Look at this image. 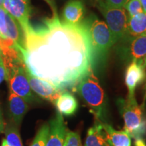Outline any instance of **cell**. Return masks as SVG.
<instances>
[{"label": "cell", "mask_w": 146, "mask_h": 146, "mask_svg": "<svg viewBox=\"0 0 146 146\" xmlns=\"http://www.w3.org/2000/svg\"><path fill=\"white\" fill-rule=\"evenodd\" d=\"M24 35L25 68L61 91H76L80 81L94 70V55L85 21L70 25L55 12L38 26L31 25Z\"/></svg>", "instance_id": "1"}, {"label": "cell", "mask_w": 146, "mask_h": 146, "mask_svg": "<svg viewBox=\"0 0 146 146\" xmlns=\"http://www.w3.org/2000/svg\"><path fill=\"white\" fill-rule=\"evenodd\" d=\"M76 91L89 106V111L94 114L96 120L104 123L106 116V95L94 70L80 81Z\"/></svg>", "instance_id": "2"}, {"label": "cell", "mask_w": 146, "mask_h": 146, "mask_svg": "<svg viewBox=\"0 0 146 146\" xmlns=\"http://www.w3.org/2000/svg\"><path fill=\"white\" fill-rule=\"evenodd\" d=\"M117 105L125 122V131L135 139L143 138L146 135V119L135 96L119 98Z\"/></svg>", "instance_id": "3"}, {"label": "cell", "mask_w": 146, "mask_h": 146, "mask_svg": "<svg viewBox=\"0 0 146 146\" xmlns=\"http://www.w3.org/2000/svg\"><path fill=\"white\" fill-rule=\"evenodd\" d=\"M94 55V65L99 60H103L111 47L114 44L112 35L106 23L91 14L86 20Z\"/></svg>", "instance_id": "4"}, {"label": "cell", "mask_w": 146, "mask_h": 146, "mask_svg": "<svg viewBox=\"0 0 146 146\" xmlns=\"http://www.w3.org/2000/svg\"><path fill=\"white\" fill-rule=\"evenodd\" d=\"M98 7L110 30L114 43L123 39L127 28L129 16L124 8H114L103 0H98Z\"/></svg>", "instance_id": "5"}, {"label": "cell", "mask_w": 146, "mask_h": 146, "mask_svg": "<svg viewBox=\"0 0 146 146\" xmlns=\"http://www.w3.org/2000/svg\"><path fill=\"white\" fill-rule=\"evenodd\" d=\"M6 78L10 91L28 102H33L36 98L33 94L26 74L25 64H16L6 70Z\"/></svg>", "instance_id": "6"}, {"label": "cell", "mask_w": 146, "mask_h": 146, "mask_svg": "<svg viewBox=\"0 0 146 146\" xmlns=\"http://www.w3.org/2000/svg\"><path fill=\"white\" fill-rule=\"evenodd\" d=\"M0 36L1 39H10L21 53L25 47V35L23 29L15 18L0 7Z\"/></svg>", "instance_id": "7"}, {"label": "cell", "mask_w": 146, "mask_h": 146, "mask_svg": "<svg viewBox=\"0 0 146 146\" xmlns=\"http://www.w3.org/2000/svg\"><path fill=\"white\" fill-rule=\"evenodd\" d=\"M2 7L18 21L23 33L26 32L31 25L29 21L32 12L31 0H4Z\"/></svg>", "instance_id": "8"}, {"label": "cell", "mask_w": 146, "mask_h": 146, "mask_svg": "<svg viewBox=\"0 0 146 146\" xmlns=\"http://www.w3.org/2000/svg\"><path fill=\"white\" fill-rule=\"evenodd\" d=\"M26 74L32 91L41 98L50 101L56 106L58 98L64 91L55 87L50 82L32 75L27 69Z\"/></svg>", "instance_id": "9"}, {"label": "cell", "mask_w": 146, "mask_h": 146, "mask_svg": "<svg viewBox=\"0 0 146 146\" xmlns=\"http://www.w3.org/2000/svg\"><path fill=\"white\" fill-rule=\"evenodd\" d=\"M127 47L124 50L123 56L127 61L135 62L142 65L146 56V32L127 41Z\"/></svg>", "instance_id": "10"}, {"label": "cell", "mask_w": 146, "mask_h": 146, "mask_svg": "<svg viewBox=\"0 0 146 146\" xmlns=\"http://www.w3.org/2000/svg\"><path fill=\"white\" fill-rule=\"evenodd\" d=\"M50 132L46 146H64L66 135V126L64 120L63 115L58 112L55 117L49 123Z\"/></svg>", "instance_id": "11"}, {"label": "cell", "mask_w": 146, "mask_h": 146, "mask_svg": "<svg viewBox=\"0 0 146 146\" xmlns=\"http://www.w3.org/2000/svg\"><path fill=\"white\" fill-rule=\"evenodd\" d=\"M145 78V68L139 64L132 62L127 67L125 74V83L129 91L128 96H135L137 86L143 83Z\"/></svg>", "instance_id": "12"}, {"label": "cell", "mask_w": 146, "mask_h": 146, "mask_svg": "<svg viewBox=\"0 0 146 146\" xmlns=\"http://www.w3.org/2000/svg\"><path fill=\"white\" fill-rule=\"evenodd\" d=\"M85 12V6L81 0H70L63 9V21L70 25H78L83 21Z\"/></svg>", "instance_id": "13"}, {"label": "cell", "mask_w": 146, "mask_h": 146, "mask_svg": "<svg viewBox=\"0 0 146 146\" xmlns=\"http://www.w3.org/2000/svg\"><path fill=\"white\" fill-rule=\"evenodd\" d=\"M8 106L12 120L16 125L19 126L23 119L24 116L28 110V104L23 98L10 91Z\"/></svg>", "instance_id": "14"}, {"label": "cell", "mask_w": 146, "mask_h": 146, "mask_svg": "<svg viewBox=\"0 0 146 146\" xmlns=\"http://www.w3.org/2000/svg\"><path fill=\"white\" fill-rule=\"evenodd\" d=\"M84 146H112L102 123L96 120L95 125L89 128Z\"/></svg>", "instance_id": "15"}, {"label": "cell", "mask_w": 146, "mask_h": 146, "mask_svg": "<svg viewBox=\"0 0 146 146\" xmlns=\"http://www.w3.org/2000/svg\"><path fill=\"white\" fill-rule=\"evenodd\" d=\"M146 32V13L141 12L129 17L125 35L123 39L127 42Z\"/></svg>", "instance_id": "16"}, {"label": "cell", "mask_w": 146, "mask_h": 146, "mask_svg": "<svg viewBox=\"0 0 146 146\" xmlns=\"http://www.w3.org/2000/svg\"><path fill=\"white\" fill-rule=\"evenodd\" d=\"M56 106L58 112L62 115L72 116L77 110L78 102L72 94L66 91L60 95Z\"/></svg>", "instance_id": "17"}, {"label": "cell", "mask_w": 146, "mask_h": 146, "mask_svg": "<svg viewBox=\"0 0 146 146\" xmlns=\"http://www.w3.org/2000/svg\"><path fill=\"white\" fill-rule=\"evenodd\" d=\"M112 146H131V137L125 131H116L107 123H102Z\"/></svg>", "instance_id": "18"}, {"label": "cell", "mask_w": 146, "mask_h": 146, "mask_svg": "<svg viewBox=\"0 0 146 146\" xmlns=\"http://www.w3.org/2000/svg\"><path fill=\"white\" fill-rule=\"evenodd\" d=\"M5 140L9 146H23L19 132L16 126L9 125L4 131Z\"/></svg>", "instance_id": "19"}, {"label": "cell", "mask_w": 146, "mask_h": 146, "mask_svg": "<svg viewBox=\"0 0 146 146\" xmlns=\"http://www.w3.org/2000/svg\"><path fill=\"white\" fill-rule=\"evenodd\" d=\"M50 132L49 124H45L40 128L31 146H46Z\"/></svg>", "instance_id": "20"}, {"label": "cell", "mask_w": 146, "mask_h": 146, "mask_svg": "<svg viewBox=\"0 0 146 146\" xmlns=\"http://www.w3.org/2000/svg\"><path fill=\"white\" fill-rule=\"evenodd\" d=\"M124 8L127 10L129 17L143 12V8L139 0H128Z\"/></svg>", "instance_id": "21"}, {"label": "cell", "mask_w": 146, "mask_h": 146, "mask_svg": "<svg viewBox=\"0 0 146 146\" xmlns=\"http://www.w3.org/2000/svg\"><path fill=\"white\" fill-rule=\"evenodd\" d=\"M64 146H83L79 135L75 132L67 131Z\"/></svg>", "instance_id": "22"}, {"label": "cell", "mask_w": 146, "mask_h": 146, "mask_svg": "<svg viewBox=\"0 0 146 146\" xmlns=\"http://www.w3.org/2000/svg\"><path fill=\"white\" fill-rule=\"evenodd\" d=\"M6 68H5L4 62H3L1 51L0 50V84L6 78Z\"/></svg>", "instance_id": "23"}, {"label": "cell", "mask_w": 146, "mask_h": 146, "mask_svg": "<svg viewBox=\"0 0 146 146\" xmlns=\"http://www.w3.org/2000/svg\"><path fill=\"white\" fill-rule=\"evenodd\" d=\"M128 0H105V3L114 8H124Z\"/></svg>", "instance_id": "24"}, {"label": "cell", "mask_w": 146, "mask_h": 146, "mask_svg": "<svg viewBox=\"0 0 146 146\" xmlns=\"http://www.w3.org/2000/svg\"><path fill=\"white\" fill-rule=\"evenodd\" d=\"M45 1H46L47 3H48L49 5L50 6V8H52L53 13L57 12V10H56V5H55L54 0H45Z\"/></svg>", "instance_id": "25"}, {"label": "cell", "mask_w": 146, "mask_h": 146, "mask_svg": "<svg viewBox=\"0 0 146 146\" xmlns=\"http://www.w3.org/2000/svg\"><path fill=\"white\" fill-rule=\"evenodd\" d=\"M3 131H4V123H3L2 112L0 108V133H2Z\"/></svg>", "instance_id": "26"}, {"label": "cell", "mask_w": 146, "mask_h": 146, "mask_svg": "<svg viewBox=\"0 0 146 146\" xmlns=\"http://www.w3.org/2000/svg\"><path fill=\"white\" fill-rule=\"evenodd\" d=\"M135 146H146L145 142L143 141V139H137L135 141Z\"/></svg>", "instance_id": "27"}, {"label": "cell", "mask_w": 146, "mask_h": 146, "mask_svg": "<svg viewBox=\"0 0 146 146\" xmlns=\"http://www.w3.org/2000/svg\"><path fill=\"white\" fill-rule=\"evenodd\" d=\"M141 108H142V110H143V116L146 119V91H145V97H144V100H143V104L141 105Z\"/></svg>", "instance_id": "28"}, {"label": "cell", "mask_w": 146, "mask_h": 146, "mask_svg": "<svg viewBox=\"0 0 146 146\" xmlns=\"http://www.w3.org/2000/svg\"><path fill=\"white\" fill-rule=\"evenodd\" d=\"M139 1L142 5L143 12L146 13V0H139Z\"/></svg>", "instance_id": "29"}, {"label": "cell", "mask_w": 146, "mask_h": 146, "mask_svg": "<svg viewBox=\"0 0 146 146\" xmlns=\"http://www.w3.org/2000/svg\"><path fill=\"white\" fill-rule=\"evenodd\" d=\"M1 146H9L8 143H7L6 140H5V139H2V142H1Z\"/></svg>", "instance_id": "30"}, {"label": "cell", "mask_w": 146, "mask_h": 146, "mask_svg": "<svg viewBox=\"0 0 146 146\" xmlns=\"http://www.w3.org/2000/svg\"><path fill=\"white\" fill-rule=\"evenodd\" d=\"M142 66H143V68H146V56H145V57L143 58V63H142Z\"/></svg>", "instance_id": "31"}, {"label": "cell", "mask_w": 146, "mask_h": 146, "mask_svg": "<svg viewBox=\"0 0 146 146\" xmlns=\"http://www.w3.org/2000/svg\"><path fill=\"white\" fill-rule=\"evenodd\" d=\"M3 1H4V0H0V7H2Z\"/></svg>", "instance_id": "32"}, {"label": "cell", "mask_w": 146, "mask_h": 146, "mask_svg": "<svg viewBox=\"0 0 146 146\" xmlns=\"http://www.w3.org/2000/svg\"><path fill=\"white\" fill-rule=\"evenodd\" d=\"M1 43H2V39H1V36H0V46H1Z\"/></svg>", "instance_id": "33"}, {"label": "cell", "mask_w": 146, "mask_h": 146, "mask_svg": "<svg viewBox=\"0 0 146 146\" xmlns=\"http://www.w3.org/2000/svg\"></svg>", "instance_id": "34"}]
</instances>
